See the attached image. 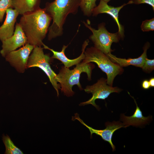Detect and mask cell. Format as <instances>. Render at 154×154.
Masks as SVG:
<instances>
[{"label":"cell","mask_w":154,"mask_h":154,"mask_svg":"<svg viewBox=\"0 0 154 154\" xmlns=\"http://www.w3.org/2000/svg\"><path fill=\"white\" fill-rule=\"evenodd\" d=\"M52 20L44 8L38 9L22 15L19 23L26 36L28 43L34 47L41 46Z\"/></svg>","instance_id":"6da1fadb"},{"label":"cell","mask_w":154,"mask_h":154,"mask_svg":"<svg viewBox=\"0 0 154 154\" xmlns=\"http://www.w3.org/2000/svg\"><path fill=\"white\" fill-rule=\"evenodd\" d=\"M81 0H54L47 2L44 8L52 17V23L48 29L49 40L61 36L63 26L70 14H75L80 7Z\"/></svg>","instance_id":"7a4b0ae2"},{"label":"cell","mask_w":154,"mask_h":154,"mask_svg":"<svg viewBox=\"0 0 154 154\" xmlns=\"http://www.w3.org/2000/svg\"><path fill=\"white\" fill-rule=\"evenodd\" d=\"M76 65L72 70L62 66L55 77L57 82L59 83L62 92L67 97L72 96L74 94V92L72 89L74 85H77L80 90H83L80 82L81 74L86 73L88 80H91L92 71L95 67L93 64L86 63L83 60Z\"/></svg>","instance_id":"3957f363"},{"label":"cell","mask_w":154,"mask_h":154,"mask_svg":"<svg viewBox=\"0 0 154 154\" xmlns=\"http://www.w3.org/2000/svg\"><path fill=\"white\" fill-rule=\"evenodd\" d=\"M85 58L82 60L86 63L94 62L107 76V82L112 86L116 76L123 71L122 67L112 62L107 55L94 47L87 48L84 51Z\"/></svg>","instance_id":"277c9868"},{"label":"cell","mask_w":154,"mask_h":154,"mask_svg":"<svg viewBox=\"0 0 154 154\" xmlns=\"http://www.w3.org/2000/svg\"><path fill=\"white\" fill-rule=\"evenodd\" d=\"M82 22L92 33L89 38L94 43V47L106 54L111 53V46L113 43L117 42L122 38L118 32L115 33L108 32L104 23L99 24L98 29H96L91 26L89 20L86 22Z\"/></svg>","instance_id":"5b68a950"},{"label":"cell","mask_w":154,"mask_h":154,"mask_svg":"<svg viewBox=\"0 0 154 154\" xmlns=\"http://www.w3.org/2000/svg\"><path fill=\"white\" fill-rule=\"evenodd\" d=\"M50 58L47 54H44L43 48L41 46L35 47L29 58L27 68L38 67L42 70L48 78L50 82L56 90L57 96L59 95L60 85L58 83L55 77L56 74L52 69L50 64Z\"/></svg>","instance_id":"8992f818"},{"label":"cell","mask_w":154,"mask_h":154,"mask_svg":"<svg viewBox=\"0 0 154 154\" xmlns=\"http://www.w3.org/2000/svg\"><path fill=\"white\" fill-rule=\"evenodd\" d=\"M88 93H91L92 97L88 101L81 102L80 106H84L88 104H92L98 110H99V106L97 105L95 101L97 99L105 100L112 93H119L121 89L117 87H113L107 84V79L102 78L97 82L92 85L87 86L84 89Z\"/></svg>","instance_id":"52a82bcc"},{"label":"cell","mask_w":154,"mask_h":154,"mask_svg":"<svg viewBox=\"0 0 154 154\" xmlns=\"http://www.w3.org/2000/svg\"><path fill=\"white\" fill-rule=\"evenodd\" d=\"M34 47L27 43L19 49L7 54L5 57V60L18 72L23 73L27 68L29 58Z\"/></svg>","instance_id":"ba28073f"},{"label":"cell","mask_w":154,"mask_h":154,"mask_svg":"<svg viewBox=\"0 0 154 154\" xmlns=\"http://www.w3.org/2000/svg\"><path fill=\"white\" fill-rule=\"evenodd\" d=\"M77 120L83 125L88 128L90 132L91 137L93 133L100 136L104 141L108 142L111 145L112 149V151L115 150V146L113 144L112 138L114 133L117 129L122 127H124L122 123L119 121H114L112 122H107L105 123L106 127L105 129L102 130H99L93 128L86 124L81 119L79 115L76 113L74 114V116L72 117V120L73 121Z\"/></svg>","instance_id":"9c48e42d"},{"label":"cell","mask_w":154,"mask_h":154,"mask_svg":"<svg viewBox=\"0 0 154 154\" xmlns=\"http://www.w3.org/2000/svg\"><path fill=\"white\" fill-rule=\"evenodd\" d=\"M2 42L0 53L2 56L4 57L9 52L28 43L27 38L18 23L16 24L13 35Z\"/></svg>","instance_id":"30bf717a"},{"label":"cell","mask_w":154,"mask_h":154,"mask_svg":"<svg viewBox=\"0 0 154 154\" xmlns=\"http://www.w3.org/2000/svg\"><path fill=\"white\" fill-rule=\"evenodd\" d=\"M99 4L96 6L93 10L92 15L96 16L101 13H106L110 15L114 20L118 28V33L122 38L124 36V28L120 23L119 20V13L120 10L125 6L128 5V3H124L121 5L114 7L108 5V3L102 0H100Z\"/></svg>","instance_id":"8fae6325"},{"label":"cell","mask_w":154,"mask_h":154,"mask_svg":"<svg viewBox=\"0 0 154 154\" xmlns=\"http://www.w3.org/2000/svg\"><path fill=\"white\" fill-rule=\"evenodd\" d=\"M89 42V40H85L83 43L82 47V52L79 56L77 58L70 59L68 58L65 54V51L68 45H63L61 51L60 52L56 51L50 48L44 44L43 45V48L47 49L51 51L53 53L51 58H55L60 60L64 64V66L66 68L69 67L74 65H76L80 62L85 58L84 51Z\"/></svg>","instance_id":"7c38bea8"},{"label":"cell","mask_w":154,"mask_h":154,"mask_svg":"<svg viewBox=\"0 0 154 154\" xmlns=\"http://www.w3.org/2000/svg\"><path fill=\"white\" fill-rule=\"evenodd\" d=\"M3 24L0 27V40L1 42L11 37L13 34L15 25L19 14L13 8L8 9Z\"/></svg>","instance_id":"4fadbf2b"},{"label":"cell","mask_w":154,"mask_h":154,"mask_svg":"<svg viewBox=\"0 0 154 154\" xmlns=\"http://www.w3.org/2000/svg\"><path fill=\"white\" fill-rule=\"evenodd\" d=\"M131 96L134 100L136 105V109L133 114L131 116H127L124 114L121 115L120 119L123 122L124 127H126L130 125L136 127L141 126L148 123L152 119V117L144 116L142 111L138 106L135 100L133 97Z\"/></svg>","instance_id":"5bb4252c"},{"label":"cell","mask_w":154,"mask_h":154,"mask_svg":"<svg viewBox=\"0 0 154 154\" xmlns=\"http://www.w3.org/2000/svg\"><path fill=\"white\" fill-rule=\"evenodd\" d=\"M150 44L149 42L146 43L143 48V53L140 56L136 58L126 59L118 58L111 53L106 54L112 62L118 64L121 67L133 65L141 68L145 59L147 57V50Z\"/></svg>","instance_id":"9a60e30c"},{"label":"cell","mask_w":154,"mask_h":154,"mask_svg":"<svg viewBox=\"0 0 154 154\" xmlns=\"http://www.w3.org/2000/svg\"><path fill=\"white\" fill-rule=\"evenodd\" d=\"M40 2V0H12V8L22 15L39 8Z\"/></svg>","instance_id":"2e32d148"},{"label":"cell","mask_w":154,"mask_h":154,"mask_svg":"<svg viewBox=\"0 0 154 154\" xmlns=\"http://www.w3.org/2000/svg\"><path fill=\"white\" fill-rule=\"evenodd\" d=\"M2 140L5 147L6 154H23V152L18 148L15 146L9 137L3 135Z\"/></svg>","instance_id":"e0dca14e"},{"label":"cell","mask_w":154,"mask_h":154,"mask_svg":"<svg viewBox=\"0 0 154 154\" xmlns=\"http://www.w3.org/2000/svg\"><path fill=\"white\" fill-rule=\"evenodd\" d=\"M97 0H81L80 7L84 15L90 17L92 15V12L96 7Z\"/></svg>","instance_id":"ac0fdd59"},{"label":"cell","mask_w":154,"mask_h":154,"mask_svg":"<svg viewBox=\"0 0 154 154\" xmlns=\"http://www.w3.org/2000/svg\"><path fill=\"white\" fill-rule=\"evenodd\" d=\"M12 8V0H0V22H2L7 10Z\"/></svg>","instance_id":"d6986e66"},{"label":"cell","mask_w":154,"mask_h":154,"mask_svg":"<svg viewBox=\"0 0 154 154\" xmlns=\"http://www.w3.org/2000/svg\"><path fill=\"white\" fill-rule=\"evenodd\" d=\"M141 29L143 32H147L154 30V18L146 20L143 21L141 26Z\"/></svg>","instance_id":"ffe728a7"},{"label":"cell","mask_w":154,"mask_h":154,"mask_svg":"<svg viewBox=\"0 0 154 154\" xmlns=\"http://www.w3.org/2000/svg\"><path fill=\"white\" fill-rule=\"evenodd\" d=\"M141 68L145 72H151L154 69V60L148 59L147 57Z\"/></svg>","instance_id":"44dd1931"},{"label":"cell","mask_w":154,"mask_h":154,"mask_svg":"<svg viewBox=\"0 0 154 154\" xmlns=\"http://www.w3.org/2000/svg\"><path fill=\"white\" fill-rule=\"evenodd\" d=\"M128 3L129 4H147L151 6L153 11L154 10V0H130Z\"/></svg>","instance_id":"7402d4cb"},{"label":"cell","mask_w":154,"mask_h":154,"mask_svg":"<svg viewBox=\"0 0 154 154\" xmlns=\"http://www.w3.org/2000/svg\"><path fill=\"white\" fill-rule=\"evenodd\" d=\"M141 85L142 88L144 89H148L150 87L149 81L146 79L142 82Z\"/></svg>","instance_id":"603a6c76"},{"label":"cell","mask_w":154,"mask_h":154,"mask_svg":"<svg viewBox=\"0 0 154 154\" xmlns=\"http://www.w3.org/2000/svg\"><path fill=\"white\" fill-rule=\"evenodd\" d=\"M150 87H154V78H151L149 80Z\"/></svg>","instance_id":"cb8c5ba5"},{"label":"cell","mask_w":154,"mask_h":154,"mask_svg":"<svg viewBox=\"0 0 154 154\" xmlns=\"http://www.w3.org/2000/svg\"><path fill=\"white\" fill-rule=\"evenodd\" d=\"M102 0L108 3V2L110 1L111 0Z\"/></svg>","instance_id":"d4e9b609"}]
</instances>
